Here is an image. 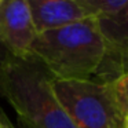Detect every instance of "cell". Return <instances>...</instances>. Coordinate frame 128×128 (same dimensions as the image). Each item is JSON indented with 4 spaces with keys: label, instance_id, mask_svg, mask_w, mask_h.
I'll list each match as a JSON object with an SVG mask.
<instances>
[{
    "label": "cell",
    "instance_id": "6da1fadb",
    "mask_svg": "<svg viewBox=\"0 0 128 128\" xmlns=\"http://www.w3.org/2000/svg\"><path fill=\"white\" fill-rule=\"evenodd\" d=\"M30 55L54 78L87 80L95 76L106 55V44L94 18L37 33Z\"/></svg>",
    "mask_w": 128,
    "mask_h": 128
},
{
    "label": "cell",
    "instance_id": "7a4b0ae2",
    "mask_svg": "<svg viewBox=\"0 0 128 128\" xmlns=\"http://www.w3.org/2000/svg\"><path fill=\"white\" fill-rule=\"evenodd\" d=\"M51 73L34 58L11 56L4 70L3 98L33 128H76L54 94Z\"/></svg>",
    "mask_w": 128,
    "mask_h": 128
},
{
    "label": "cell",
    "instance_id": "3957f363",
    "mask_svg": "<svg viewBox=\"0 0 128 128\" xmlns=\"http://www.w3.org/2000/svg\"><path fill=\"white\" fill-rule=\"evenodd\" d=\"M54 94L76 128H121L122 117L108 83L87 80H51Z\"/></svg>",
    "mask_w": 128,
    "mask_h": 128
},
{
    "label": "cell",
    "instance_id": "277c9868",
    "mask_svg": "<svg viewBox=\"0 0 128 128\" xmlns=\"http://www.w3.org/2000/svg\"><path fill=\"white\" fill-rule=\"evenodd\" d=\"M36 36L28 0H0V44L10 55L30 56Z\"/></svg>",
    "mask_w": 128,
    "mask_h": 128
},
{
    "label": "cell",
    "instance_id": "5b68a950",
    "mask_svg": "<svg viewBox=\"0 0 128 128\" xmlns=\"http://www.w3.org/2000/svg\"><path fill=\"white\" fill-rule=\"evenodd\" d=\"M95 21L106 44L105 59L95 76L98 81L110 83L122 73L128 58V2L114 15Z\"/></svg>",
    "mask_w": 128,
    "mask_h": 128
},
{
    "label": "cell",
    "instance_id": "8992f818",
    "mask_svg": "<svg viewBox=\"0 0 128 128\" xmlns=\"http://www.w3.org/2000/svg\"><path fill=\"white\" fill-rule=\"evenodd\" d=\"M28 3L37 33L90 18L77 0H28Z\"/></svg>",
    "mask_w": 128,
    "mask_h": 128
},
{
    "label": "cell",
    "instance_id": "52a82bcc",
    "mask_svg": "<svg viewBox=\"0 0 128 128\" xmlns=\"http://www.w3.org/2000/svg\"><path fill=\"white\" fill-rule=\"evenodd\" d=\"M90 18L110 17L124 8L128 0H77Z\"/></svg>",
    "mask_w": 128,
    "mask_h": 128
},
{
    "label": "cell",
    "instance_id": "ba28073f",
    "mask_svg": "<svg viewBox=\"0 0 128 128\" xmlns=\"http://www.w3.org/2000/svg\"><path fill=\"white\" fill-rule=\"evenodd\" d=\"M108 84L110 86L117 109L124 118L128 116V72L121 73L118 77H116Z\"/></svg>",
    "mask_w": 128,
    "mask_h": 128
},
{
    "label": "cell",
    "instance_id": "9c48e42d",
    "mask_svg": "<svg viewBox=\"0 0 128 128\" xmlns=\"http://www.w3.org/2000/svg\"><path fill=\"white\" fill-rule=\"evenodd\" d=\"M11 55L8 54V51L0 44V99L3 98V77H4V70L8 64Z\"/></svg>",
    "mask_w": 128,
    "mask_h": 128
},
{
    "label": "cell",
    "instance_id": "30bf717a",
    "mask_svg": "<svg viewBox=\"0 0 128 128\" xmlns=\"http://www.w3.org/2000/svg\"><path fill=\"white\" fill-rule=\"evenodd\" d=\"M0 128H8V116L3 109H0Z\"/></svg>",
    "mask_w": 128,
    "mask_h": 128
},
{
    "label": "cell",
    "instance_id": "8fae6325",
    "mask_svg": "<svg viewBox=\"0 0 128 128\" xmlns=\"http://www.w3.org/2000/svg\"><path fill=\"white\" fill-rule=\"evenodd\" d=\"M15 127L17 128H33L30 124H28L26 121H24L22 118H18V117H17V124H15Z\"/></svg>",
    "mask_w": 128,
    "mask_h": 128
},
{
    "label": "cell",
    "instance_id": "7c38bea8",
    "mask_svg": "<svg viewBox=\"0 0 128 128\" xmlns=\"http://www.w3.org/2000/svg\"><path fill=\"white\" fill-rule=\"evenodd\" d=\"M122 128H128V116L124 117V120H122Z\"/></svg>",
    "mask_w": 128,
    "mask_h": 128
},
{
    "label": "cell",
    "instance_id": "4fadbf2b",
    "mask_svg": "<svg viewBox=\"0 0 128 128\" xmlns=\"http://www.w3.org/2000/svg\"><path fill=\"white\" fill-rule=\"evenodd\" d=\"M124 72H128V58H127V61H125V64H124V70H122V73Z\"/></svg>",
    "mask_w": 128,
    "mask_h": 128
},
{
    "label": "cell",
    "instance_id": "5bb4252c",
    "mask_svg": "<svg viewBox=\"0 0 128 128\" xmlns=\"http://www.w3.org/2000/svg\"><path fill=\"white\" fill-rule=\"evenodd\" d=\"M8 128H17V127H15V124H12V122H11L10 117H8Z\"/></svg>",
    "mask_w": 128,
    "mask_h": 128
},
{
    "label": "cell",
    "instance_id": "9a60e30c",
    "mask_svg": "<svg viewBox=\"0 0 128 128\" xmlns=\"http://www.w3.org/2000/svg\"><path fill=\"white\" fill-rule=\"evenodd\" d=\"M121 128H122V127H121Z\"/></svg>",
    "mask_w": 128,
    "mask_h": 128
}]
</instances>
